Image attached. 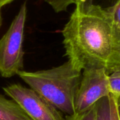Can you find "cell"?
<instances>
[{"label":"cell","mask_w":120,"mask_h":120,"mask_svg":"<svg viewBox=\"0 0 120 120\" xmlns=\"http://www.w3.org/2000/svg\"><path fill=\"white\" fill-rule=\"evenodd\" d=\"M62 30L65 56L80 71L103 68L109 74L120 67V28L110 7L94 0H76Z\"/></svg>","instance_id":"cell-1"},{"label":"cell","mask_w":120,"mask_h":120,"mask_svg":"<svg viewBox=\"0 0 120 120\" xmlns=\"http://www.w3.org/2000/svg\"><path fill=\"white\" fill-rule=\"evenodd\" d=\"M18 75L34 91L67 116L75 113V101L82 71L68 60L48 70H20Z\"/></svg>","instance_id":"cell-2"},{"label":"cell","mask_w":120,"mask_h":120,"mask_svg":"<svg viewBox=\"0 0 120 120\" xmlns=\"http://www.w3.org/2000/svg\"><path fill=\"white\" fill-rule=\"evenodd\" d=\"M26 16L27 6L25 2L8 30L0 39V74L3 77H11L22 70V46Z\"/></svg>","instance_id":"cell-3"},{"label":"cell","mask_w":120,"mask_h":120,"mask_svg":"<svg viewBox=\"0 0 120 120\" xmlns=\"http://www.w3.org/2000/svg\"><path fill=\"white\" fill-rule=\"evenodd\" d=\"M110 96L109 73L103 68L84 70L75 96V113L89 110L100 100Z\"/></svg>","instance_id":"cell-4"},{"label":"cell","mask_w":120,"mask_h":120,"mask_svg":"<svg viewBox=\"0 0 120 120\" xmlns=\"http://www.w3.org/2000/svg\"><path fill=\"white\" fill-rule=\"evenodd\" d=\"M3 90L18 103L33 120H66L60 111L31 88L13 84L4 87Z\"/></svg>","instance_id":"cell-5"},{"label":"cell","mask_w":120,"mask_h":120,"mask_svg":"<svg viewBox=\"0 0 120 120\" xmlns=\"http://www.w3.org/2000/svg\"><path fill=\"white\" fill-rule=\"evenodd\" d=\"M0 120H33L13 99L0 94Z\"/></svg>","instance_id":"cell-6"},{"label":"cell","mask_w":120,"mask_h":120,"mask_svg":"<svg viewBox=\"0 0 120 120\" xmlns=\"http://www.w3.org/2000/svg\"><path fill=\"white\" fill-rule=\"evenodd\" d=\"M96 120H118L120 109L118 101L111 95L103 98L96 104Z\"/></svg>","instance_id":"cell-7"},{"label":"cell","mask_w":120,"mask_h":120,"mask_svg":"<svg viewBox=\"0 0 120 120\" xmlns=\"http://www.w3.org/2000/svg\"><path fill=\"white\" fill-rule=\"evenodd\" d=\"M110 95L119 101L120 98V67L109 74Z\"/></svg>","instance_id":"cell-8"},{"label":"cell","mask_w":120,"mask_h":120,"mask_svg":"<svg viewBox=\"0 0 120 120\" xmlns=\"http://www.w3.org/2000/svg\"><path fill=\"white\" fill-rule=\"evenodd\" d=\"M42 1L48 4L56 13L65 12L68 11V7L75 4L76 0H41Z\"/></svg>","instance_id":"cell-9"},{"label":"cell","mask_w":120,"mask_h":120,"mask_svg":"<svg viewBox=\"0 0 120 120\" xmlns=\"http://www.w3.org/2000/svg\"><path fill=\"white\" fill-rule=\"evenodd\" d=\"M66 120H96V105H94L89 110L81 113L77 114L75 113L72 115L66 116Z\"/></svg>","instance_id":"cell-10"},{"label":"cell","mask_w":120,"mask_h":120,"mask_svg":"<svg viewBox=\"0 0 120 120\" xmlns=\"http://www.w3.org/2000/svg\"><path fill=\"white\" fill-rule=\"evenodd\" d=\"M110 8L112 11L115 20L117 25H118V27L120 28V0H119V1L114 6Z\"/></svg>","instance_id":"cell-11"},{"label":"cell","mask_w":120,"mask_h":120,"mask_svg":"<svg viewBox=\"0 0 120 120\" xmlns=\"http://www.w3.org/2000/svg\"><path fill=\"white\" fill-rule=\"evenodd\" d=\"M96 3L100 4L103 7L108 8V7H112L114 6L119 0H94Z\"/></svg>","instance_id":"cell-12"},{"label":"cell","mask_w":120,"mask_h":120,"mask_svg":"<svg viewBox=\"0 0 120 120\" xmlns=\"http://www.w3.org/2000/svg\"><path fill=\"white\" fill-rule=\"evenodd\" d=\"M14 0H0V8L3 7L4 6L13 1Z\"/></svg>","instance_id":"cell-13"},{"label":"cell","mask_w":120,"mask_h":120,"mask_svg":"<svg viewBox=\"0 0 120 120\" xmlns=\"http://www.w3.org/2000/svg\"><path fill=\"white\" fill-rule=\"evenodd\" d=\"M2 25V15H1V8H0V27Z\"/></svg>","instance_id":"cell-14"},{"label":"cell","mask_w":120,"mask_h":120,"mask_svg":"<svg viewBox=\"0 0 120 120\" xmlns=\"http://www.w3.org/2000/svg\"><path fill=\"white\" fill-rule=\"evenodd\" d=\"M118 105H119V108H120V100L118 101Z\"/></svg>","instance_id":"cell-15"},{"label":"cell","mask_w":120,"mask_h":120,"mask_svg":"<svg viewBox=\"0 0 120 120\" xmlns=\"http://www.w3.org/2000/svg\"><path fill=\"white\" fill-rule=\"evenodd\" d=\"M120 120V116H119V120Z\"/></svg>","instance_id":"cell-16"},{"label":"cell","mask_w":120,"mask_h":120,"mask_svg":"<svg viewBox=\"0 0 120 120\" xmlns=\"http://www.w3.org/2000/svg\"><path fill=\"white\" fill-rule=\"evenodd\" d=\"M119 109H120V108H119Z\"/></svg>","instance_id":"cell-17"}]
</instances>
